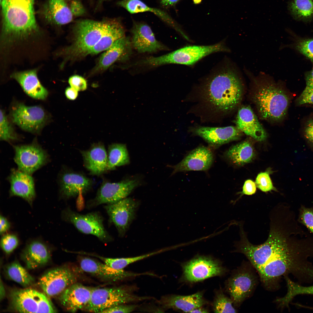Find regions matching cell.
Wrapping results in <instances>:
<instances>
[{
    "instance_id": "6da1fadb",
    "label": "cell",
    "mask_w": 313,
    "mask_h": 313,
    "mask_svg": "<svg viewBox=\"0 0 313 313\" xmlns=\"http://www.w3.org/2000/svg\"><path fill=\"white\" fill-rule=\"evenodd\" d=\"M267 240L259 245L249 241L241 223L236 252L243 254L256 270L264 287L277 289L281 277L291 274L299 283L313 281V238L299 225L295 216L283 210L271 212Z\"/></svg>"
},
{
    "instance_id": "7a4b0ae2",
    "label": "cell",
    "mask_w": 313,
    "mask_h": 313,
    "mask_svg": "<svg viewBox=\"0 0 313 313\" xmlns=\"http://www.w3.org/2000/svg\"><path fill=\"white\" fill-rule=\"evenodd\" d=\"M203 87L207 100L219 111H231L242 99L244 85L241 74L228 59L213 69L206 78Z\"/></svg>"
},
{
    "instance_id": "3957f363",
    "label": "cell",
    "mask_w": 313,
    "mask_h": 313,
    "mask_svg": "<svg viewBox=\"0 0 313 313\" xmlns=\"http://www.w3.org/2000/svg\"><path fill=\"white\" fill-rule=\"evenodd\" d=\"M245 72L251 78L252 99L260 117L270 121L282 120L290 103L289 97L282 86L264 73L255 77L246 70Z\"/></svg>"
},
{
    "instance_id": "277c9868",
    "label": "cell",
    "mask_w": 313,
    "mask_h": 313,
    "mask_svg": "<svg viewBox=\"0 0 313 313\" xmlns=\"http://www.w3.org/2000/svg\"><path fill=\"white\" fill-rule=\"evenodd\" d=\"M35 0H1L2 39L10 43L37 33Z\"/></svg>"
},
{
    "instance_id": "5b68a950",
    "label": "cell",
    "mask_w": 313,
    "mask_h": 313,
    "mask_svg": "<svg viewBox=\"0 0 313 313\" xmlns=\"http://www.w3.org/2000/svg\"><path fill=\"white\" fill-rule=\"evenodd\" d=\"M112 20L97 21L84 19L77 22L73 28L72 44L59 53L64 57V62L74 61L88 55L109 28Z\"/></svg>"
},
{
    "instance_id": "8992f818",
    "label": "cell",
    "mask_w": 313,
    "mask_h": 313,
    "mask_svg": "<svg viewBox=\"0 0 313 313\" xmlns=\"http://www.w3.org/2000/svg\"><path fill=\"white\" fill-rule=\"evenodd\" d=\"M230 51V49L223 41L208 45L188 46L162 56L149 57L141 60L139 63L152 67L168 64L192 66L212 54Z\"/></svg>"
},
{
    "instance_id": "52a82bcc",
    "label": "cell",
    "mask_w": 313,
    "mask_h": 313,
    "mask_svg": "<svg viewBox=\"0 0 313 313\" xmlns=\"http://www.w3.org/2000/svg\"><path fill=\"white\" fill-rule=\"evenodd\" d=\"M130 287L121 286L111 287H94L90 301L83 310L102 313L114 306L151 299L149 296H139L133 293Z\"/></svg>"
},
{
    "instance_id": "ba28073f",
    "label": "cell",
    "mask_w": 313,
    "mask_h": 313,
    "mask_svg": "<svg viewBox=\"0 0 313 313\" xmlns=\"http://www.w3.org/2000/svg\"><path fill=\"white\" fill-rule=\"evenodd\" d=\"M61 217L63 220L72 224L83 233L95 236L104 243L113 241L112 237L105 228L102 216L97 212L83 214L67 208L62 211Z\"/></svg>"
},
{
    "instance_id": "9c48e42d",
    "label": "cell",
    "mask_w": 313,
    "mask_h": 313,
    "mask_svg": "<svg viewBox=\"0 0 313 313\" xmlns=\"http://www.w3.org/2000/svg\"><path fill=\"white\" fill-rule=\"evenodd\" d=\"M11 304L20 313H55L51 301L43 293L32 289L15 290L10 294Z\"/></svg>"
},
{
    "instance_id": "30bf717a",
    "label": "cell",
    "mask_w": 313,
    "mask_h": 313,
    "mask_svg": "<svg viewBox=\"0 0 313 313\" xmlns=\"http://www.w3.org/2000/svg\"><path fill=\"white\" fill-rule=\"evenodd\" d=\"M257 283V276L248 265H243L235 271L228 280L226 286L234 306H239L250 297Z\"/></svg>"
},
{
    "instance_id": "8fae6325",
    "label": "cell",
    "mask_w": 313,
    "mask_h": 313,
    "mask_svg": "<svg viewBox=\"0 0 313 313\" xmlns=\"http://www.w3.org/2000/svg\"><path fill=\"white\" fill-rule=\"evenodd\" d=\"M79 274V269L72 267H57L42 275L38 284L48 297L59 296L68 287L77 282Z\"/></svg>"
},
{
    "instance_id": "7c38bea8",
    "label": "cell",
    "mask_w": 313,
    "mask_h": 313,
    "mask_svg": "<svg viewBox=\"0 0 313 313\" xmlns=\"http://www.w3.org/2000/svg\"><path fill=\"white\" fill-rule=\"evenodd\" d=\"M182 281L194 283L221 276L226 270L220 262L209 256L195 257L183 265Z\"/></svg>"
},
{
    "instance_id": "4fadbf2b",
    "label": "cell",
    "mask_w": 313,
    "mask_h": 313,
    "mask_svg": "<svg viewBox=\"0 0 313 313\" xmlns=\"http://www.w3.org/2000/svg\"><path fill=\"white\" fill-rule=\"evenodd\" d=\"M137 179H127L116 183L104 181L95 197L87 202L88 209L114 203L126 198L139 184Z\"/></svg>"
},
{
    "instance_id": "5bb4252c",
    "label": "cell",
    "mask_w": 313,
    "mask_h": 313,
    "mask_svg": "<svg viewBox=\"0 0 313 313\" xmlns=\"http://www.w3.org/2000/svg\"><path fill=\"white\" fill-rule=\"evenodd\" d=\"M57 182L60 197L67 199L81 197L90 190L93 181L81 172L63 167L58 174Z\"/></svg>"
},
{
    "instance_id": "9a60e30c",
    "label": "cell",
    "mask_w": 313,
    "mask_h": 313,
    "mask_svg": "<svg viewBox=\"0 0 313 313\" xmlns=\"http://www.w3.org/2000/svg\"><path fill=\"white\" fill-rule=\"evenodd\" d=\"M14 160L18 169L31 175L49 160L46 151L37 142L13 146Z\"/></svg>"
},
{
    "instance_id": "2e32d148",
    "label": "cell",
    "mask_w": 313,
    "mask_h": 313,
    "mask_svg": "<svg viewBox=\"0 0 313 313\" xmlns=\"http://www.w3.org/2000/svg\"><path fill=\"white\" fill-rule=\"evenodd\" d=\"M11 116L12 121L21 128L33 133L39 132L47 119L46 112L41 107L27 106L21 103L13 106Z\"/></svg>"
},
{
    "instance_id": "e0dca14e",
    "label": "cell",
    "mask_w": 313,
    "mask_h": 313,
    "mask_svg": "<svg viewBox=\"0 0 313 313\" xmlns=\"http://www.w3.org/2000/svg\"><path fill=\"white\" fill-rule=\"evenodd\" d=\"M138 205L134 200L126 197L104 206L109 222L115 225L120 236H124L134 219Z\"/></svg>"
},
{
    "instance_id": "ac0fdd59",
    "label": "cell",
    "mask_w": 313,
    "mask_h": 313,
    "mask_svg": "<svg viewBox=\"0 0 313 313\" xmlns=\"http://www.w3.org/2000/svg\"><path fill=\"white\" fill-rule=\"evenodd\" d=\"M81 270L104 281L115 282L132 277L141 275H151V273H133L112 268L104 263H102L91 258L82 257L79 261Z\"/></svg>"
},
{
    "instance_id": "d6986e66",
    "label": "cell",
    "mask_w": 313,
    "mask_h": 313,
    "mask_svg": "<svg viewBox=\"0 0 313 313\" xmlns=\"http://www.w3.org/2000/svg\"><path fill=\"white\" fill-rule=\"evenodd\" d=\"M132 47L129 37L124 36L119 39L101 55L91 74L105 70L117 61L127 60L132 54Z\"/></svg>"
},
{
    "instance_id": "ffe728a7",
    "label": "cell",
    "mask_w": 313,
    "mask_h": 313,
    "mask_svg": "<svg viewBox=\"0 0 313 313\" xmlns=\"http://www.w3.org/2000/svg\"><path fill=\"white\" fill-rule=\"evenodd\" d=\"M213 161V154L210 148L204 146L199 147L172 167L173 170L172 174L179 172L206 171L211 167Z\"/></svg>"
},
{
    "instance_id": "44dd1931",
    "label": "cell",
    "mask_w": 313,
    "mask_h": 313,
    "mask_svg": "<svg viewBox=\"0 0 313 313\" xmlns=\"http://www.w3.org/2000/svg\"><path fill=\"white\" fill-rule=\"evenodd\" d=\"M131 32L132 47L139 53H154L168 49L156 39L151 28L146 24L134 23Z\"/></svg>"
},
{
    "instance_id": "7402d4cb",
    "label": "cell",
    "mask_w": 313,
    "mask_h": 313,
    "mask_svg": "<svg viewBox=\"0 0 313 313\" xmlns=\"http://www.w3.org/2000/svg\"><path fill=\"white\" fill-rule=\"evenodd\" d=\"M94 287L75 283L59 296V301L68 311L75 312L84 309L88 303Z\"/></svg>"
},
{
    "instance_id": "603a6c76",
    "label": "cell",
    "mask_w": 313,
    "mask_h": 313,
    "mask_svg": "<svg viewBox=\"0 0 313 313\" xmlns=\"http://www.w3.org/2000/svg\"><path fill=\"white\" fill-rule=\"evenodd\" d=\"M193 133L205 140L211 146L218 147L224 144L237 140L242 132L236 126L223 127L198 126L192 129Z\"/></svg>"
},
{
    "instance_id": "cb8c5ba5",
    "label": "cell",
    "mask_w": 313,
    "mask_h": 313,
    "mask_svg": "<svg viewBox=\"0 0 313 313\" xmlns=\"http://www.w3.org/2000/svg\"><path fill=\"white\" fill-rule=\"evenodd\" d=\"M31 175L19 170L12 169L8 180L10 184L9 195L17 196L32 205L36 196L34 182Z\"/></svg>"
},
{
    "instance_id": "d4e9b609",
    "label": "cell",
    "mask_w": 313,
    "mask_h": 313,
    "mask_svg": "<svg viewBox=\"0 0 313 313\" xmlns=\"http://www.w3.org/2000/svg\"><path fill=\"white\" fill-rule=\"evenodd\" d=\"M235 123L239 130L257 141H263L267 137L266 132L249 106H243L239 108Z\"/></svg>"
},
{
    "instance_id": "484cf974",
    "label": "cell",
    "mask_w": 313,
    "mask_h": 313,
    "mask_svg": "<svg viewBox=\"0 0 313 313\" xmlns=\"http://www.w3.org/2000/svg\"><path fill=\"white\" fill-rule=\"evenodd\" d=\"M80 152L84 166L90 174L100 175L107 171V152L102 142L94 143L88 149Z\"/></svg>"
},
{
    "instance_id": "4316f807",
    "label": "cell",
    "mask_w": 313,
    "mask_h": 313,
    "mask_svg": "<svg viewBox=\"0 0 313 313\" xmlns=\"http://www.w3.org/2000/svg\"><path fill=\"white\" fill-rule=\"evenodd\" d=\"M158 302L165 309H172L189 313L206 303L203 294L201 292L187 296L174 294L164 296L161 298Z\"/></svg>"
},
{
    "instance_id": "83f0119b",
    "label": "cell",
    "mask_w": 313,
    "mask_h": 313,
    "mask_svg": "<svg viewBox=\"0 0 313 313\" xmlns=\"http://www.w3.org/2000/svg\"><path fill=\"white\" fill-rule=\"evenodd\" d=\"M11 77L18 82L25 92L30 97L43 100L48 96V92L39 81L37 70L15 72Z\"/></svg>"
},
{
    "instance_id": "f1b7e54d",
    "label": "cell",
    "mask_w": 313,
    "mask_h": 313,
    "mask_svg": "<svg viewBox=\"0 0 313 313\" xmlns=\"http://www.w3.org/2000/svg\"><path fill=\"white\" fill-rule=\"evenodd\" d=\"M22 257L27 267L33 269L47 263L50 258L49 249L43 242L34 240L29 242L23 251Z\"/></svg>"
},
{
    "instance_id": "f546056e",
    "label": "cell",
    "mask_w": 313,
    "mask_h": 313,
    "mask_svg": "<svg viewBox=\"0 0 313 313\" xmlns=\"http://www.w3.org/2000/svg\"><path fill=\"white\" fill-rule=\"evenodd\" d=\"M42 12L48 21L57 25L67 24L73 19L70 8L64 0H48L43 5Z\"/></svg>"
},
{
    "instance_id": "4dcf8cb0",
    "label": "cell",
    "mask_w": 313,
    "mask_h": 313,
    "mask_svg": "<svg viewBox=\"0 0 313 313\" xmlns=\"http://www.w3.org/2000/svg\"><path fill=\"white\" fill-rule=\"evenodd\" d=\"M125 32L124 28L120 22L113 19L109 28L89 51L88 55L95 54L107 50L116 41L125 36Z\"/></svg>"
},
{
    "instance_id": "1f68e13d",
    "label": "cell",
    "mask_w": 313,
    "mask_h": 313,
    "mask_svg": "<svg viewBox=\"0 0 313 313\" xmlns=\"http://www.w3.org/2000/svg\"><path fill=\"white\" fill-rule=\"evenodd\" d=\"M226 157L237 166H242L251 162L255 156L253 147L245 141L230 148L225 153Z\"/></svg>"
},
{
    "instance_id": "d6a6232c",
    "label": "cell",
    "mask_w": 313,
    "mask_h": 313,
    "mask_svg": "<svg viewBox=\"0 0 313 313\" xmlns=\"http://www.w3.org/2000/svg\"><path fill=\"white\" fill-rule=\"evenodd\" d=\"M284 277L287 283V292L284 296L276 299L275 300L279 308L281 309L285 307L289 308L290 302L296 296L298 295H313V285L303 286L292 281L288 276Z\"/></svg>"
},
{
    "instance_id": "836d02e7",
    "label": "cell",
    "mask_w": 313,
    "mask_h": 313,
    "mask_svg": "<svg viewBox=\"0 0 313 313\" xmlns=\"http://www.w3.org/2000/svg\"><path fill=\"white\" fill-rule=\"evenodd\" d=\"M107 154V171L114 170L117 167L127 165L130 163L129 157L125 144L113 143L110 145Z\"/></svg>"
},
{
    "instance_id": "e575fe53",
    "label": "cell",
    "mask_w": 313,
    "mask_h": 313,
    "mask_svg": "<svg viewBox=\"0 0 313 313\" xmlns=\"http://www.w3.org/2000/svg\"><path fill=\"white\" fill-rule=\"evenodd\" d=\"M118 4L132 14L146 12L153 13L174 28L176 26L165 12L149 7L140 0H122L119 2Z\"/></svg>"
},
{
    "instance_id": "d590c367",
    "label": "cell",
    "mask_w": 313,
    "mask_h": 313,
    "mask_svg": "<svg viewBox=\"0 0 313 313\" xmlns=\"http://www.w3.org/2000/svg\"><path fill=\"white\" fill-rule=\"evenodd\" d=\"M288 8L297 20L309 22L313 18V0H291Z\"/></svg>"
},
{
    "instance_id": "8d00e7d4",
    "label": "cell",
    "mask_w": 313,
    "mask_h": 313,
    "mask_svg": "<svg viewBox=\"0 0 313 313\" xmlns=\"http://www.w3.org/2000/svg\"><path fill=\"white\" fill-rule=\"evenodd\" d=\"M8 277L24 287L32 285L34 279L19 262H14L7 265L5 270Z\"/></svg>"
},
{
    "instance_id": "74e56055",
    "label": "cell",
    "mask_w": 313,
    "mask_h": 313,
    "mask_svg": "<svg viewBox=\"0 0 313 313\" xmlns=\"http://www.w3.org/2000/svg\"><path fill=\"white\" fill-rule=\"evenodd\" d=\"M213 309L215 313H236L231 298L227 296L221 291L216 293L213 304Z\"/></svg>"
},
{
    "instance_id": "f35d334b",
    "label": "cell",
    "mask_w": 313,
    "mask_h": 313,
    "mask_svg": "<svg viewBox=\"0 0 313 313\" xmlns=\"http://www.w3.org/2000/svg\"><path fill=\"white\" fill-rule=\"evenodd\" d=\"M0 139L10 142L18 139V137L3 110H0Z\"/></svg>"
},
{
    "instance_id": "ab89813d",
    "label": "cell",
    "mask_w": 313,
    "mask_h": 313,
    "mask_svg": "<svg viewBox=\"0 0 313 313\" xmlns=\"http://www.w3.org/2000/svg\"><path fill=\"white\" fill-rule=\"evenodd\" d=\"M295 48L313 63V39H301L295 43Z\"/></svg>"
},
{
    "instance_id": "60d3db41",
    "label": "cell",
    "mask_w": 313,
    "mask_h": 313,
    "mask_svg": "<svg viewBox=\"0 0 313 313\" xmlns=\"http://www.w3.org/2000/svg\"><path fill=\"white\" fill-rule=\"evenodd\" d=\"M269 171L261 172L257 175L255 183L256 187L264 192H270L272 190L277 191V190L272 184L269 176Z\"/></svg>"
},
{
    "instance_id": "b9f144b4",
    "label": "cell",
    "mask_w": 313,
    "mask_h": 313,
    "mask_svg": "<svg viewBox=\"0 0 313 313\" xmlns=\"http://www.w3.org/2000/svg\"><path fill=\"white\" fill-rule=\"evenodd\" d=\"M19 240L17 237L12 234L4 235L0 241V245L3 250L7 254L12 252L17 247Z\"/></svg>"
},
{
    "instance_id": "7bdbcfd3",
    "label": "cell",
    "mask_w": 313,
    "mask_h": 313,
    "mask_svg": "<svg viewBox=\"0 0 313 313\" xmlns=\"http://www.w3.org/2000/svg\"><path fill=\"white\" fill-rule=\"evenodd\" d=\"M299 222L305 225L313 234V208L301 206L299 210Z\"/></svg>"
},
{
    "instance_id": "ee69618b",
    "label": "cell",
    "mask_w": 313,
    "mask_h": 313,
    "mask_svg": "<svg viewBox=\"0 0 313 313\" xmlns=\"http://www.w3.org/2000/svg\"><path fill=\"white\" fill-rule=\"evenodd\" d=\"M70 87L78 91H83L87 88V84L86 80L81 76L74 75L70 77L68 79Z\"/></svg>"
},
{
    "instance_id": "f6af8a7d",
    "label": "cell",
    "mask_w": 313,
    "mask_h": 313,
    "mask_svg": "<svg viewBox=\"0 0 313 313\" xmlns=\"http://www.w3.org/2000/svg\"><path fill=\"white\" fill-rule=\"evenodd\" d=\"M299 105L305 104H313V87L306 86L297 99Z\"/></svg>"
},
{
    "instance_id": "bcb514c9",
    "label": "cell",
    "mask_w": 313,
    "mask_h": 313,
    "mask_svg": "<svg viewBox=\"0 0 313 313\" xmlns=\"http://www.w3.org/2000/svg\"><path fill=\"white\" fill-rule=\"evenodd\" d=\"M137 305L121 304L117 305L107 309L102 313H130L135 310Z\"/></svg>"
},
{
    "instance_id": "7dc6e473",
    "label": "cell",
    "mask_w": 313,
    "mask_h": 313,
    "mask_svg": "<svg viewBox=\"0 0 313 313\" xmlns=\"http://www.w3.org/2000/svg\"><path fill=\"white\" fill-rule=\"evenodd\" d=\"M71 12L75 16H80L85 12V9L81 2L78 0H73L70 7Z\"/></svg>"
},
{
    "instance_id": "c3c4849f",
    "label": "cell",
    "mask_w": 313,
    "mask_h": 313,
    "mask_svg": "<svg viewBox=\"0 0 313 313\" xmlns=\"http://www.w3.org/2000/svg\"><path fill=\"white\" fill-rule=\"evenodd\" d=\"M256 187L255 183L252 180L250 179L246 180L243 186L242 191L239 193L241 194L239 198L243 195H250L255 194Z\"/></svg>"
},
{
    "instance_id": "681fc988",
    "label": "cell",
    "mask_w": 313,
    "mask_h": 313,
    "mask_svg": "<svg viewBox=\"0 0 313 313\" xmlns=\"http://www.w3.org/2000/svg\"><path fill=\"white\" fill-rule=\"evenodd\" d=\"M304 135L307 139L313 145V119H310L306 123Z\"/></svg>"
},
{
    "instance_id": "f907efd6",
    "label": "cell",
    "mask_w": 313,
    "mask_h": 313,
    "mask_svg": "<svg viewBox=\"0 0 313 313\" xmlns=\"http://www.w3.org/2000/svg\"><path fill=\"white\" fill-rule=\"evenodd\" d=\"M0 232L1 235L4 234L10 228V224L6 218L1 215L0 218Z\"/></svg>"
},
{
    "instance_id": "816d5d0a",
    "label": "cell",
    "mask_w": 313,
    "mask_h": 313,
    "mask_svg": "<svg viewBox=\"0 0 313 313\" xmlns=\"http://www.w3.org/2000/svg\"><path fill=\"white\" fill-rule=\"evenodd\" d=\"M65 94L68 99L70 100H75L77 97L78 91L71 87H68L65 90Z\"/></svg>"
},
{
    "instance_id": "f5cc1de1",
    "label": "cell",
    "mask_w": 313,
    "mask_h": 313,
    "mask_svg": "<svg viewBox=\"0 0 313 313\" xmlns=\"http://www.w3.org/2000/svg\"><path fill=\"white\" fill-rule=\"evenodd\" d=\"M305 79L306 86L313 87V69L306 73Z\"/></svg>"
},
{
    "instance_id": "db71d44e",
    "label": "cell",
    "mask_w": 313,
    "mask_h": 313,
    "mask_svg": "<svg viewBox=\"0 0 313 313\" xmlns=\"http://www.w3.org/2000/svg\"><path fill=\"white\" fill-rule=\"evenodd\" d=\"M179 0H161V3L164 6H171L176 3Z\"/></svg>"
},
{
    "instance_id": "11a10c76",
    "label": "cell",
    "mask_w": 313,
    "mask_h": 313,
    "mask_svg": "<svg viewBox=\"0 0 313 313\" xmlns=\"http://www.w3.org/2000/svg\"><path fill=\"white\" fill-rule=\"evenodd\" d=\"M5 295V288L2 281L1 279L0 288V299L1 300L3 299Z\"/></svg>"
},
{
    "instance_id": "9f6ffc18",
    "label": "cell",
    "mask_w": 313,
    "mask_h": 313,
    "mask_svg": "<svg viewBox=\"0 0 313 313\" xmlns=\"http://www.w3.org/2000/svg\"><path fill=\"white\" fill-rule=\"evenodd\" d=\"M208 311L207 310L201 307L194 309L190 313H207L208 312Z\"/></svg>"
},
{
    "instance_id": "6f0895ef",
    "label": "cell",
    "mask_w": 313,
    "mask_h": 313,
    "mask_svg": "<svg viewBox=\"0 0 313 313\" xmlns=\"http://www.w3.org/2000/svg\"><path fill=\"white\" fill-rule=\"evenodd\" d=\"M194 2L195 3H198L201 2V0H193Z\"/></svg>"
},
{
    "instance_id": "680465c9",
    "label": "cell",
    "mask_w": 313,
    "mask_h": 313,
    "mask_svg": "<svg viewBox=\"0 0 313 313\" xmlns=\"http://www.w3.org/2000/svg\"><path fill=\"white\" fill-rule=\"evenodd\" d=\"M100 0V1H105V0Z\"/></svg>"
}]
</instances>
